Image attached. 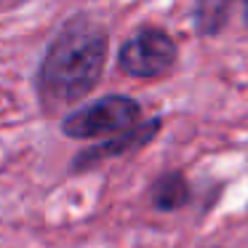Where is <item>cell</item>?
I'll return each mask as SVG.
<instances>
[{
  "instance_id": "6da1fadb",
  "label": "cell",
  "mask_w": 248,
  "mask_h": 248,
  "mask_svg": "<svg viewBox=\"0 0 248 248\" xmlns=\"http://www.w3.org/2000/svg\"><path fill=\"white\" fill-rule=\"evenodd\" d=\"M109 62V30L91 11L64 19L48 40L35 70V99L46 118L70 112L104 80Z\"/></svg>"
},
{
  "instance_id": "7a4b0ae2",
  "label": "cell",
  "mask_w": 248,
  "mask_h": 248,
  "mask_svg": "<svg viewBox=\"0 0 248 248\" xmlns=\"http://www.w3.org/2000/svg\"><path fill=\"white\" fill-rule=\"evenodd\" d=\"M141 120V102L128 93H107L83 107H72L62 115L59 131L67 139L91 141V139H107L120 131L131 128Z\"/></svg>"
},
{
  "instance_id": "3957f363",
  "label": "cell",
  "mask_w": 248,
  "mask_h": 248,
  "mask_svg": "<svg viewBox=\"0 0 248 248\" xmlns=\"http://www.w3.org/2000/svg\"><path fill=\"white\" fill-rule=\"evenodd\" d=\"M179 43L157 24H141L120 43L118 67L134 80H155L176 67Z\"/></svg>"
},
{
  "instance_id": "277c9868",
  "label": "cell",
  "mask_w": 248,
  "mask_h": 248,
  "mask_svg": "<svg viewBox=\"0 0 248 248\" xmlns=\"http://www.w3.org/2000/svg\"><path fill=\"white\" fill-rule=\"evenodd\" d=\"M160 131H163V118L139 120V123L131 125V128L102 139V144L83 147V150L70 160L67 173H70V176H83V173L93 171V168L104 166V163H109V160H120V157L136 155V152H141L144 147H150L152 141L160 136Z\"/></svg>"
},
{
  "instance_id": "5b68a950",
  "label": "cell",
  "mask_w": 248,
  "mask_h": 248,
  "mask_svg": "<svg viewBox=\"0 0 248 248\" xmlns=\"http://www.w3.org/2000/svg\"><path fill=\"white\" fill-rule=\"evenodd\" d=\"M147 200L157 214H176L195 200V189L189 184L187 173L179 171V168H171V171H163L160 176L150 182Z\"/></svg>"
},
{
  "instance_id": "8992f818",
  "label": "cell",
  "mask_w": 248,
  "mask_h": 248,
  "mask_svg": "<svg viewBox=\"0 0 248 248\" xmlns=\"http://www.w3.org/2000/svg\"><path fill=\"white\" fill-rule=\"evenodd\" d=\"M237 0H195L192 6V30L198 38L211 40L227 30Z\"/></svg>"
},
{
  "instance_id": "52a82bcc",
  "label": "cell",
  "mask_w": 248,
  "mask_h": 248,
  "mask_svg": "<svg viewBox=\"0 0 248 248\" xmlns=\"http://www.w3.org/2000/svg\"><path fill=\"white\" fill-rule=\"evenodd\" d=\"M243 3V22H246V27H248V0H240Z\"/></svg>"
},
{
  "instance_id": "ba28073f",
  "label": "cell",
  "mask_w": 248,
  "mask_h": 248,
  "mask_svg": "<svg viewBox=\"0 0 248 248\" xmlns=\"http://www.w3.org/2000/svg\"><path fill=\"white\" fill-rule=\"evenodd\" d=\"M205 248H221V246H205Z\"/></svg>"
}]
</instances>
